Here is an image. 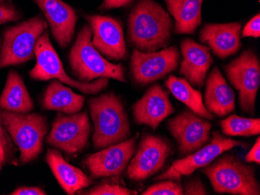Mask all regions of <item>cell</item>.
Returning <instances> with one entry per match:
<instances>
[{"instance_id": "11", "label": "cell", "mask_w": 260, "mask_h": 195, "mask_svg": "<svg viewBox=\"0 0 260 195\" xmlns=\"http://www.w3.org/2000/svg\"><path fill=\"white\" fill-rule=\"evenodd\" d=\"M169 142L160 137L145 135L142 137L135 155L127 166L130 180L141 181L157 174L170 155Z\"/></svg>"}, {"instance_id": "15", "label": "cell", "mask_w": 260, "mask_h": 195, "mask_svg": "<svg viewBox=\"0 0 260 195\" xmlns=\"http://www.w3.org/2000/svg\"><path fill=\"white\" fill-rule=\"evenodd\" d=\"M93 33L91 43L99 52L113 60H122L127 51L123 30L119 22L112 17L86 15Z\"/></svg>"}, {"instance_id": "17", "label": "cell", "mask_w": 260, "mask_h": 195, "mask_svg": "<svg viewBox=\"0 0 260 195\" xmlns=\"http://www.w3.org/2000/svg\"><path fill=\"white\" fill-rule=\"evenodd\" d=\"M46 17L52 35L61 48H67L74 37L77 16L62 0H35Z\"/></svg>"}, {"instance_id": "32", "label": "cell", "mask_w": 260, "mask_h": 195, "mask_svg": "<svg viewBox=\"0 0 260 195\" xmlns=\"http://www.w3.org/2000/svg\"><path fill=\"white\" fill-rule=\"evenodd\" d=\"M20 18V14L11 6L0 4V24L15 21Z\"/></svg>"}, {"instance_id": "34", "label": "cell", "mask_w": 260, "mask_h": 195, "mask_svg": "<svg viewBox=\"0 0 260 195\" xmlns=\"http://www.w3.org/2000/svg\"><path fill=\"white\" fill-rule=\"evenodd\" d=\"M12 195H45L46 192L39 187H22L12 192Z\"/></svg>"}, {"instance_id": "4", "label": "cell", "mask_w": 260, "mask_h": 195, "mask_svg": "<svg viewBox=\"0 0 260 195\" xmlns=\"http://www.w3.org/2000/svg\"><path fill=\"white\" fill-rule=\"evenodd\" d=\"M92 31L84 26L78 33L70 51V66L76 76L83 82L99 78L114 79L125 83V68L122 64L111 63L102 56L91 43Z\"/></svg>"}, {"instance_id": "7", "label": "cell", "mask_w": 260, "mask_h": 195, "mask_svg": "<svg viewBox=\"0 0 260 195\" xmlns=\"http://www.w3.org/2000/svg\"><path fill=\"white\" fill-rule=\"evenodd\" d=\"M48 27V23L39 15L18 25L10 27L4 33L0 68L28 62L35 56V45Z\"/></svg>"}, {"instance_id": "18", "label": "cell", "mask_w": 260, "mask_h": 195, "mask_svg": "<svg viewBox=\"0 0 260 195\" xmlns=\"http://www.w3.org/2000/svg\"><path fill=\"white\" fill-rule=\"evenodd\" d=\"M181 52L183 59L179 72L189 84L202 87L207 72L214 62L210 49L192 39L186 38L181 44Z\"/></svg>"}, {"instance_id": "35", "label": "cell", "mask_w": 260, "mask_h": 195, "mask_svg": "<svg viewBox=\"0 0 260 195\" xmlns=\"http://www.w3.org/2000/svg\"><path fill=\"white\" fill-rule=\"evenodd\" d=\"M133 0H104L102 9L109 10V9L120 8L128 5Z\"/></svg>"}, {"instance_id": "30", "label": "cell", "mask_w": 260, "mask_h": 195, "mask_svg": "<svg viewBox=\"0 0 260 195\" xmlns=\"http://www.w3.org/2000/svg\"><path fill=\"white\" fill-rule=\"evenodd\" d=\"M184 194L205 195L209 194L205 186L200 178H192L188 180L183 188Z\"/></svg>"}, {"instance_id": "21", "label": "cell", "mask_w": 260, "mask_h": 195, "mask_svg": "<svg viewBox=\"0 0 260 195\" xmlns=\"http://www.w3.org/2000/svg\"><path fill=\"white\" fill-rule=\"evenodd\" d=\"M46 162L58 183L68 194H74L81 189L89 187L91 180L80 169L70 165L56 149H49Z\"/></svg>"}, {"instance_id": "10", "label": "cell", "mask_w": 260, "mask_h": 195, "mask_svg": "<svg viewBox=\"0 0 260 195\" xmlns=\"http://www.w3.org/2000/svg\"><path fill=\"white\" fill-rule=\"evenodd\" d=\"M90 123L87 112L63 115L58 113L47 142L67 154L84 150L88 143Z\"/></svg>"}, {"instance_id": "23", "label": "cell", "mask_w": 260, "mask_h": 195, "mask_svg": "<svg viewBox=\"0 0 260 195\" xmlns=\"http://www.w3.org/2000/svg\"><path fill=\"white\" fill-rule=\"evenodd\" d=\"M0 108L15 113H30L34 109L33 100L20 75L10 71L4 91L0 96Z\"/></svg>"}, {"instance_id": "20", "label": "cell", "mask_w": 260, "mask_h": 195, "mask_svg": "<svg viewBox=\"0 0 260 195\" xmlns=\"http://www.w3.org/2000/svg\"><path fill=\"white\" fill-rule=\"evenodd\" d=\"M204 106L212 114L224 117L235 108V95L217 67L207 80Z\"/></svg>"}, {"instance_id": "12", "label": "cell", "mask_w": 260, "mask_h": 195, "mask_svg": "<svg viewBox=\"0 0 260 195\" xmlns=\"http://www.w3.org/2000/svg\"><path fill=\"white\" fill-rule=\"evenodd\" d=\"M167 127L178 144L179 153L186 157L209 142L212 125L191 110H185L170 119Z\"/></svg>"}, {"instance_id": "29", "label": "cell", "mask_w": 260, "mask_h": 195, "mask_svg": "<svg viewBox=\"0 0 260 195\" xmlns=\"http://www.w3.org/2000/svg\"><path fill=\"white\" fill-rule=\"evenodd\" d=\"M137 193L136 190H130L118 183L107 182H102L99 185L84 192V194L87 195H136Z\"/></svg>"}, {"instance_id": "27", "label": "cell", "mask_w": 260, "mask_h": 195, "mask_svg": "<svg viewBox=\"0 0 260 195\" xmlns=\"http://www.w3.org/2000/svg\"><path fill=\"white\" fill-rule=\"evenodd\" d=\"M13 150L10 135L2 122H0V170L9 163L17 165Z\"/></svg>"}, {"instance_id": "19", "label": "cell", "mask_w": 260, "mask_h": 195, "mask_svg": "<svg viewBox=\"0 0 260 195\" xmlns=\"http://www.w3.org/2000/svg\"><path fill=\"white\" fill-rule=\"evenodd\" d=\"M242 25L239 23L206 24L200 31V39L207 44L220 59H226L240 49Z\"/></svg>"}, {"instance_id": "2", "label": "cell", "mask_w": 260, "mask_h": 195, "mask_svg": "<svg viewBox=\"0 0 260 195\" xmlns=\"http://www.w3.org/2000/svg\"><path fill=\"white\" fill-rule=\"evenodd\" d=\"M94 125L93 146L97 149L126 140L130 135L128 115L122 101L115 94H104L89 101Z\"/></svg>"}, {"instance_id": "14", "label": "cell", "mask_w": 260, "mask_h": 195, "mask_svg": "<svg viewBox=\"0 0 260 195\" xmlns=\"http://www.w3.org/2000/svg\"><path fill=\"white\" fill-rule=\"evenodd\" d=\"M139 136L140 134H136L127 140L86 157L84 163L92 177L102 178L121 175L134 157Z\"/></svg>"}, {"instance_id": "26", "label": "cell", "mask_w": 260, "mask_h": 195, "mask_svg": "<svg viewBox=\"0 0 260 195\" xmlns=\"http://www.w3.org/2000/svg\"><path fill=\"white\" fill-rule=\"evenodd\" d=\"M220 127L229 136H252L260 133V119L230 115L220 122Z\"/></svg>"}, {"instance_id": "31", "label": "cell", "mask_w": 260, "mask_h": 195, "mask_svg": "<svg viewBox=\"0 0 260 195\" xmlns=\"http://www.w3.org/2000/svg\"><path fill=\"white\" fill-rule=\"evenodd\" d=\"M242 37L258 38L260 36V16H256L251 19L242 30Z\"/></svg>"}, {"instance_id": "6", "label": "cell", "mask_w": 260, "mask_h": 195, "mask_svg": "<svg viewBox=\"0 0 260 195\" xmlns=\"http://www.w3.org/2000/svg\"><path fill=\"white\" fill-rule=\"evenodd\" d=\"M36 65L29 72L34 80L57 79L62 84L71 86L86 94H96L109 85V78H99L93 82H80L70 78L64 69L62 62L49 40V33H42L35 45Z\"/></svg>"}, {"instance_id": "33", "label": "cell", "mask_w": 260, "mask_h": 195, "mask_svg": "<svg viewBox=\"0 0 260 195\" xmlns=\"http://www.w3.org/2000/svg\"><path fill=\"white\" fill-rule=\"evenodd\" d=\"M245 161L247 163H255L260 164V139L259 137L257 138L255 144L249 152L247 153L245 157Z\"/></svg>"}, {"instance_id": "8", "label": "cell", "mask_w": 260, "mask_h": 195, "mask_svg": "<svg viewBox=\"0 0 260 195\" xmlns=\"http://www.w3.org/2000/svg\"><path fill=\"white\" fill-rule=\"evenodd\" d=\"M225 72L231 84L239 91L241 108L253 115L260 84L258 57L252 50L245 51L226 65Z\"/></svg>"}, {"instance_id": "24", "label": "cell", "mask_w": 260, "mask_h": 195, "mask_svg": "<svg viewBox=\"0 0 260 195\" xmlns=\"http://www.w3.org/2000/svg\"><path fill=\"white\" fill-rule=\"evenodd\" d=\"M85 98L62 85L60 81H53L47 88L43 98L46 110H58L67 114L78 113L84 107Z\"/></svg>"}, {"instance_id": "25", "label": "cell", "mask_w": 260, "mask_h": 195, "mask_svg": "<svg viewBox=\"0 0 260 195\" xmlns=\"http://www.w3.org/2000/svg\"><path fill=\"white\" fill-rule=\"evenodd\" d=\"M165 86L170 90L174 97L185 104L191 111L204 119L213 120L214 119V114L210 113L204 106L201 93L192 88L190 84L185 79L170 75L165 82Z\"/></svg>"}, {"instance_id": "9", "label": "cell", "mask_w": 260, "mask_h": 195, "mask_svg": "<svg viewBox=\"0 0 260 195\" xmlns=\"http://www.w3.org/2000/svg\"><path fill=\"white\" fill-rule=\"evenodd\" d=\"M213 139L191 155L175 160L169 170L156 177V180H174L179 181L182 177L193 174L198 169L210 165L219 155L236 146H245L244 142L223 137L220 132L214 131Z\"/></svg>"}, {"instance_id": "13", "label": "cell", "mask_w": 260, "mask_h": 195, "mask_svg": "<svg viewBox=\"0 0 260 195\" xmlns=\"http://www.w3.org/2000/svg\"><path fill=\"white\" fill-rule=\"evenodd\" d=\"M179 60V51L175 46L160 52H143L135 49L131 57L133 76L138 84H150L176 70Z\"/></svg>"}, {"instance_id": "22", "label": "cell", "mask_w": 260, "mask_h": 195, "mask_svg": "<svg viewBox=\"0 0 260 195\" xmlns=\"http://www.w3.org/2000/svg\"><path fill=\"white\" fill-rule=\"evenodd\" d=\"M165 2L175 19V33H193L202 22L203 0H165Z\"/></svg>"}, {"instance_id": "28", "label": "cell", "mask_w": 260, "mask_h": 195, "mask_svg": "<svg viewBox=\"0 0 260 195\" xmlns=\"http://www.w3.org/2000/svg\"><path fill=\"white\" fill-rule=\"evenodd\" d=\"M143 195H183V187L179 181L167 180L150 186Z\"/></svg>"}, {"instance_id": "5", "label": "cell", "mask_w": 260, "mask_h": 195, "mask_svg": "<svg viewBox=\"0 0 260 195\" xmlns=\"http://www.w3.org/2000/svg\"><path fill=\"white\" fill-rule=\"evenodd\" d=\"M0 122L20 150V163L31 162L43 148L49 126L46 119L39 113H20L0 110Z\"/></svg>"}, {"instance_id": "3", "label": "cell", "mask_w": 260, "mask_h": 195, "mask_svg": "<svg viewBox=\"0 0 260 195\" xmlns=\"http://www.w3.org/2000/svg\"><path fill=\"white\" fill-rule=\"evenodd\" d=\"M202 172L208 177L216 193L239 195H259V183L255 169L243 164L230 154L214 160L204 167Z\"/></svg>"}, {"instance_id": "16", "label": "cell", "mask_w": 260, "mask_h": 195, "mask_svg": "<svg viewBox=\"0 0 260 195\" xmlns=\"http://www.w3.org/2000/svg\"><path fill=\"white\" fill-rule=\"evenodd\" d=\"M175 110L167 92L158 84L150 87L133 107L136 123L147 125L153 130Z\"/></svg>"}, {"instance_id": "36", "label": "cell", "mask_w": 260, "mask_h": 195, "mask_svg": "<svg viewBox=\"0 0 260 195\" xmlns=\"http://www.w3.org/2000/svg\"><path fill=\"white\" fill-rule=\"evenodd\" d=\"M3 2H4V0H0V4H2Z\"/></svg>"}, {"instance_id": "1", "label": "cell", "mask_w": 260, "mask_h": 195, "mask_svg": "<svg viewBox=\"0 0 260 195\" xmlns=\"http://www.w3.org/2000/svg\"><path fill=\"white\" fill-rule=\"evenodd\" d=\"M172 20L153 0H140L128 19V35L139 51L153 52L169 45Z\"/></svg>"}]
</instances>
